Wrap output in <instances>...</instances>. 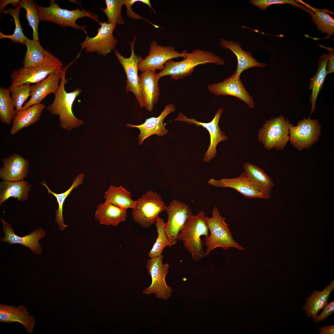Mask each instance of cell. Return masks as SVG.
Returning <instances> with one entry per match:
<instances>
[{
    "mask_svg": "<svg viewBox=\"0 0 334 334\" xmlns=\"http://www.w3.org/2000/svg\"><path fill=\"white\" fill-rule=\"evenodd\" d=\"M205 213L200 210L196 215L192 214L180 230L178 240L183 242L185 248L192 258L197 262L206 256L203 250L204 242L201 236L209 234L205 219Z\"/></svg>",
    "mask_w": 334,
    "mask_h": 334,
    "instance_id": "obj_3",
    "label": "cell"
},
{
    "mask_svg": "<svg viewBox=\"0 0 334 334\" xmlns=\"http://www.w3.org/2000/svg\"><path fill=\"white\" fill-rule=\"evenodd\" d=\"M207 88L213 95L235 96L243 101L250 108L253 109L255 106L253 97L246 90L240 77L234 73L222 81L208 85Z\"/></svg>",
    "mask_w": 334,
    "mask_h": 334,
    "instance_id": "obj_16",
    "label": "cell"
},
{
    "mask_svg": "<svg viewBox=\"0 0 334 334\" xmlns=\"http://www.w3.org/2000/svg\"><path fill=\"white\" fill-rule=\"evenodd\" d=\"M328 60V55L323 54L319 58V66L315 75L310 79L309 89L311 90V93L309 101L311 104V108L309 118L315 108V104L318 96L323 87L325 79L327 74V66Z\"/></svg>",
    "mask_w": 334,
    "mask_h": 334,
    "instance_id": "obj_31",
    "label": "cell"
},
{
    "mask_svg": "<svg viewBox=\"0 0 334 334\" xmlns=\"http://www.w3.org/2000/svg\"><path fill=\"white\" fill-rule=\"evenodd\" d=\"M149 52L148 55L138 65V70L142 72L148 70L161 71L166 62L174 58H184L188 53L186 50L179 53L172 46L159 45L156 41L151 43Z\"/></svg>",
    "mask_w": 334,
    "mask_h": 334,
    "instance_id": "obj_14",
    "label": "cell"
},
{
    "mask_svg": "<svg viewBox=\"0 0 334 334\" xmlns=\"http://www.w3.org/2000/svg\"><path fill=\"white\" fill-rule=\"evenodd\" d=\"M221 46L224 49H229L236 56L237 59V66L234 73L240 77L245 70L253 67H262L267 64L265 62H260L255 58L249 51H244L241 47L239 43L236 41H228L221 39L220 41Z\"/></svg>",
    "mask_w": 334,
    "mask_h": 334,
    "instance_id": "obj_23",
    "label": "cell"
},
{
    "mask_svg": "<svg viewBox=\"0 0 334 334\" xmlns=\"http://www.w3.org/2000/svg\"><path fill=\"white\" fill-rule=\"evenodd\" d=\"M160 78L155 70L144 71L139 76L140 91L144 107L149 112L152 111L159 99L158 82Z\"/></svg>",
    "mask_w": 334,
    "mask_h": 334,
    "instance_id": "obj_21",
    "label": "cell"
},
{
    "mask_svg": "<svg viewBox=\"0 0 334 334\" xmlns=\"http://www.w3.org/2000/svg\"><path fill=\"white\" fill-rule=\"evenodd\" d=\"M74 61L62 67V76L59 87L54 94L53 101L47 107V109L51 114L59 116L60 126L63 129L68 131L84 123L83 120L78 118L75 116L72 111L74 102L77 96L81 93L82 89L77 88L73 91L69 92L65 89V85L68 80L66 78V72Z\"/></svg>",
    "mask_w": 334,
    "mask_h": 334,
    "instance_id": "obj_1",
    "label": "cell"
},
{
    "mask_svg": "<svg viewBox=\"0 0 334 334\" xmlns=\"http://www.w3.org/2000/svg\"><path fill=\"white\" fill-rule=\"evenodd\" d=\"M167 207L162 197L150 191L136 200L132 209V218L140 226L147 228L155 224L159 214L165 211Z\"/></svg>",
    "mask_w": 334,
    "mask_h": 334,
    "instance_id": "obj_8",
    "label": "cell"
},
{
    "mask_svg": "<svg viewBox=\"0 0 334 334\" xmlns=\"http://www.w3.org/2000/svg\"><path fill=\"white\" fill-rule=\"evenodd\" d=\"M131 196V192L122 186L111 185L105 192L104 198L105 202L127 210L133 209L136 203V200H132Z\"/></svg>",
    "mask_w": 334,
    "mask_h": 334,
    "instance_id": "obj_32",
    "label": "cell"
},
{
    "mask_svg": "<svg viewBox=\"0 0 334 334\" xmlns=\"http://www.w3.org/2000/svg\"><path fill=\"white\" fill-rule=\"evenodd\" d=\"M45 107L44 104L41 103L19 111L13 119L10 130L11 134L14 135L22 129L38 122Z\"/></svg>",
    "mask_w": 334,
    "mask_h": 334,
    "instance_id": "obj_27",
    "label": "cell"
},
{
    "mask_svg": "<svg viewBox=\"0 0 334 334\" xmlns=\"http://www.w3.org/2000/svg\"><path fill=\"white\" fill-rule=\"evenodd\" d=\"M319 334H334V325H325L323 327H319Z\"/></svg>",
    "mask_w": 334,
    "mask_h": 334,
    "instance_id": "obj_46",
    "label": "cell"
},
{
    "mask_svg": "<svg viewBox=\"0 0 334 334\" xmlns=\"http://www.w3.org/2000/svg\"><path fill=\"white\" fill-rule=\"evenodd\" d=\"M163 257L161 255L148 260L146 268L151 276L152 283L142 292L147 295L155 294L156 298L165 300L171 296L173 291L166 282L165 277L168 273L169 266L167 263H163Z\"/></svg>",
    "mask_w": 334,
    "mask_h": 334,
    "instance_id": "obj_9",
    "label": "cell"
},
{
    "mask_svg": "<svg viewBox=\"0 0 334 334\" xmlns=\"http://www.w3.org/2000/svg\"><path fill=\"white\" fill-rule=\"evenodd\" d=\"M136 38L137 37L135 36L132 41L129 42L131 51L129 58H124L115 49L113 50L115 55L123 67L126 76V91H131L133 93L140 107L142 108L144 106L140 91L138 72V65L143 58L140 55H135V54L134 45Z\"/></svg>",
    "mask_w": 334,
    "mask_h": 334,
    "instance_id": "obj_12",
    "label": "cell"
},
{
    "mask_svg": "<svg viewBox=\"0 0 334 334\" xmlns=\"http://www.w3.org/2000/svg\"><path fill=\"white\" fill-rule=\"evenodd\" d=\"M323 309L320 314L313 318L314 322L317 323L322 321L334 313V301L327 303Z\"/></svg>",
    "mask_w": 334,
    "mask_h": 334,
    "instance_id": "obj_43",
    "label": "cell"
},
{
    "mask_svg": "<svg viewBox=\"0 0 334 334\" xmlns=\"http://www.w3.org/2000/svg\"><path fill=\"white\" fill-rule=\"evenodd\" d=\"M11 93L9 88L0 87V119L2 123L8 125L17 114Z\"/></svg>",
    "mask_w": 334,
    "mask_h": 334,
    "instance_id": "obj_34",
    "label": "cell"
},
{
    "mask_svg": "<svg viewBox=\"0 0 334 334\" xmlns=\"http://www.w3.org/2000/svg\"><path fill=\"white\" fill-rule=\"evenodd\" d=\"M3 166L0 169V177L3 180H23L29 171L28 160L18 153H13L2 160Z\"/></svg>",
    "mask_w": 334,
    "mask_h": 334,
    "instance_id": "obj_22",
    "label": "cell"
},
{
    "mask_svg": "<svg viewBox=\"0 0 334 334\" xmlns=\"http://www.w3.org/2000/svg\"><path fill=\"white\" fill-rule=\"evenodd\" d=\"M289 141L293 146L299 150L311 147L319 139L321 126L318 121L310 118L299 121L295 126L288 123Z\"/></svg>",
    "mask_w": 334,
    "mask_h": 334,
    "instance_id": "obj_10",
    "label": "cell"
},
{
    "mask_svg": "<svg viewBox=\"0 0 334 334\" xmlns=\"http://www.w3.org/2000/svg\"><path fill=\"white\" fill-rule=\"evenodd\" d=\"M29 191V184L27 181L3 180L0 182V206L11 197L17 198L19 201L26 200Z\"/></svg>",
    "mask_w": 334,
    "mask_h": 334,
    "instance_id": "obj_28",
    "label": "cell"
},
{
    "mask_svg": "<svg viewBox=\"0 0 334 334\" xmlns=\"http://www.w3.org/2000/svg\"><path fill=\"white\" fill-rule=\"evenodd\" d=\"M62 74V68L49 75L41 81L31 86V98L25 103L22 110L26 109L34 105L41 103L48 95L54 94L59 86Z\"/></svg>",
    "mask_w": 334,
    "mask_h": 334,
    "instance_id": "obj_20",
    "label": "cell"
},
{
    "mask_svg": "<svg viewBox=\"0 0 334 334\" xmlns=\"http://www.w3.org/2000/svg\"><path fill=\"white\" fill-rule=\"evenodd\" d=\"M85 177L84 174L80 173L78 175L73 181L70 187L65 192L59 194L54 192L51 191L46 184L45 181H43L39 183L44 186L47 189L48 194H52L56 198L58 203V208L55 210V221L58 224V228L61 231H63L65 228L68 227V225L64 224L63 218V206L64 202L67 197L72 190L81 185Z\"/></svg>",
    "mask_w": 334,
    "mask_h": 334,
    "instance_id": "obj_33",
    "label": "cell"
},
{
    "mask_svg": "<svg viewBox=\"0 0 334 334\" xmlns=\"http://www.w3.org/2000/svg\"><path fill=\"white\" fill-rule=\"evenodd\" d=\"M319 46L323 48L328 51L329 54H328V60L327 66V74L333 73L334 72V49L330 47H327L321 45Z\"/></svg>",
    "mask_w": 334,
    "mask_h": 334,
    "instance_id": "obj_44",
    "label": "cell"
},
{
    "mask_svg": "<svg viewBox=\"0 0 334 334\" xmlns=\"http://www.w3.org/2000/svg\"><path fill=\"white\" fill-rule=\"evenodd\" d=\"M20 5L26 11V19L33 30V39L39 41L38 30L41 20L36 4L32 0H22Z\"/></svg>",
    "mask_w": 334,
    "mask_h": 334,
    "instance_id": "obj_39",
    "label": "cell"
},
{
    "mask_svg": "<svg viewBox=\"0 0 334 334\" xmlns=\"http://www.w3.org/2000/svg\"><path fill=\"white\" fill-rule=\"evenodd\" d=\"M1 221L2 223V230L4 235L3 237H0L1 241L4 243L7 242L9 245L19 244L28 248L35 254L40 255L41 253L42 247L39 241L46 236V231L43 228H39L29 234L21 237L14 233L11 225L6 222L2 217L1 218Z\"/></svg>",
    "mask_w": 334,
    "mask_h": 334,
    "instance_id": "obj_17",
    "label": "cell"
},
{
    "mask_svg": "<svg viewBox=\"0 0 334 334\" xmlns=\"http://www.w3.org/2000/svg\"><path fill=\"white\" fill-rule=\"evenodd\" d=\"M310 15L312 22L317 26L319 31L325 33L327 36L324 38L330 39L334 33V19L325 9H318Z\"/></svg>",
    "mask_w": 334,
    "mask_h": 334,
    "instance_id": "obj_36",
    "label": "cell"
},
{
    "mask_svg": "<svg viewBox=\"0 0 334 334\" xmlns=\"http://www.w3.org/2000/svg\"><path fill=\"white\" fill-rule=\"evenodd\" d=\"M124 5L126 6V15L129 18L135 19H143V20L149 23L155 28H161L160 27L148 21L146 19L142 17L140 15H138L137 13H135L133 11L131 8V6L134 3L137 2H140L148 5L153 11V12L155 13H156V12L152 7L150 0H124Z\"/></svg>",
    "mask_w": 334,
    "mask_h": 334,
    "instance_id": "obj_42",
    "label": "cell"
},
{
    "mask_svg": "<svg viewBox=\"0 0 334 334\" xmlns=\"http://www.w3.org/2000/svg\"><path fill=\"white\" fill-rule=\"evenodd\" d=\"M0 321L8 323H19L29 333L33 332L35 323L34 317L29 315L27 308L24 306H19L17 307L0 304Z\"/></svg>",
    "mask_w": 334,
    "mask_h": 334,
    "instance_id": "obj_24",
    "label": "cell"
},
{
    "mask_svg": "<svg viewBox=\"0 0 334 334\" xmlns=\"http://www.w3.org/2000/svg\"><path fill=\"white\" fill-rule=\"evenodd\" d=\"M334 289V280H333L322 291L314 290L306 299L305 304L302 308L308 317L313 318L317 315L327 303L330 295Z\"/></svg>",
    "mask_w": 334,
    "mask_h": 334,
    "instance_id": "obj_29",
    "label": "cell"
},
{
    "mask_svg": "<svg viewBox=\"0 0 334 334\" xmlns=\"http://www.w3.org/2000/svg\"><path fill=\"white\" fill-rule=\"evenodd\" d=\"M62 66V62L50 52L48 59L43 63L33 67H23L14 70L10 75L11 85L8 88L11 89L26 84H36L61 69Z\"/></svg>",
    "mask_w": 334,
    "mask_h": 334,
    "instance_id": "obj_7",
    "label": "cell"
},
{
    "mask_svg": "<svg viewBox=\"0 0 334 334\" xmlns=\"http://www.w3.org/2000/svg\"><path fill=\"white\" fill-rule=\"evenodd\" d=\"M175 106L171 103L165 105L164 110L157 117H152L146 119L144 122L139 125H134L129 123L126 126L135 127L139 130L138 135V143L143 144L144 140L149 137L155 135L161 137L168 133V131L165 128L166 123H163L165 118L169 114L175 111Z\"/></svg>",
    "mask_w": 334,
    "mask_h": 334,
    "instance_id": "obj_18",
    "label": "cell"
},
{
    "mask_svg": "<svg viewBox=\"0 0 334 334\" xmlns=\"http://www.w3.org/2000/svg\"><path fill=\"white\" fill-rule=\"evenodd\" d=\"M155 224L156 227L158 236L155 242L148 254L150 258L162 255L163 250L165 247H171L173 245L169 241L165 232V223L164 219L158 216L156 218Z\"/></svg>",
    "mask_w": 334,
    "mask_h": 334,
    "instance_id": "obj_35",
    "label": "cell"
},
{
    "mask_svg": "<svg viewBox=\"0 0 334 334\" xmlns=\"http://www.w3.org/2000/svg\"><path fill=\"white\" fill-rule=\"evenodd\" d=\"M250 3L253 5L258 7L262 10H265L269 6L272 4H289L294 6L298 7L303 9L304 6L298 3L297 1L293 0H251Z\"/></svg>",
    "mask_w": 334,
    "mask_h": 334,
    "instance_id": "obj_41",
    "label": "cell"
},
{
    "mask_svg": "<svg viewBox=\"0 0 334 334\" xmlns=\"http://www.w3.org/2000/svg\"><path fill=\"white\" fill-rule=\"evenodd\" d=\"M207 63L222 65L224 64V60L221 57L211 52L196 49L190 53H188L180 61L169 60L165 63L164 69L157 74L160 78L169 75L171 79L174 80L184 79L192 74L195 67Z\"/></svg>",
    "mask_w": 334,
    "mask_h": 334,
    "instance_id": "obj_2",
    "label": "cell"
},
{
    "mask_svg": "<svg viewBox=\"0 0 334 334\" xmlns=\"http://www.w3.org/2000/svg\"><path fill=\"white\" fill-rule=\"evenodd\" d=\"M49 6L44 7L36 5L41 21L51 22L63 28L67 27L83 31L87 35L86 25L79 26L76 21L78 19L88 17L99 22L98 15L89 10L79 8L70 10L62 8L54 0L49 1Z\"/></svg>",
    "mask_w": 334,
    "mask_h": 334,
    "instance_id": "obj_4",
    "label": "cell"
},
{
    "mask_svg": "<svg viewBox=\"0 0 334 334\" xmlns=\"http://www.w3.org/2000/svg\"><path fill=\"white\" fill-rule=\"evenodd\" d=\"M223 111V109L220 108L212 121L208 123L199 122L194 118H189L181 112L174 120L175 121L184 122L188 124H195L198 126H201L208 131L210 136V144L203 159L204 162H208L214 158L217 154L216 148L218 143L221 141H227L228 139L226 133L221 130L219 125V120Z\"/></svg>",
    "mask_w": 334,
    "mask_h": 334,
    "instance_id": "obj_13",
    "label": "cell"
},
{
    "mask_svg": "<svg viewBox=\"0 0 334 334\" xmlns=\"http://www.w3.org/2000/svg\"><path fill=\"white\" fill-rule=\"evenodd\" d=\"M212 214L211 217H205L210 232V235L204 238L207 247L205 256L218 247L225 250L233 247L240 250H244V248L233 238L229 225L225 221V218L220 214L216 206L214 207Z\"/></svg>",
    "mask_w": 334,
    "mask_h": 334,
    "instance_id": "obj_5",
    "label": "cell"
},
{
    "mask_svg": "<svg viewBox=\"0 0 334 334\" xmlns=\"http://www.w3.org/2000/svg\"><path fill=\"white\" fill-rule=\"evenodd\" d=\"M20 0H1L0 1V13L3 11L5 7L8 4H11L14 7H17L21 2Z\"/></svg>",
    "mask_w": 334,
    "mask_h": 334,
    "instance_id": "obj_45",
    "label": "cell"
},
{
    "mask_svg": "<svg viewBox=\"0 0 334 334\" xmlns=\"http://www.w3.org/2000/svg\"><path fill=\"white\" fill-rule=\"evenodd\" d=\"M20 5L15 9H12L9 8L7 9L4 10L3 12L5 14H9L11 15L14 20L15 29L14 32L11 35H5L0 32V39L8 38L10 39L13 43L24 45L25 40L27 38L24 35L23 29L21 26L19 15L21 8Z\"/></svg>",
    "mask_w": 334,
    "mask_h": 334,
    "instance_id": "obj_38",
    "label": "cell"
},
{
    "mask_svg": "<svg viewBox=\"0 0 334 334\" xmlns=\"http://www.w3.org/2000/svg\"><path fill=\"white\" fill-rule=\"evenodd\" d=\"M127 212L126 209L105 202L97 205L95 218L101 225L117 226L126 220Z\"/></svg>",
    "mask_w": 334,
    "mask_h": 334,
    "instance_id": "obj_25",
    "label": "cell"
},
{
    "mask_svg": "<svg viewBox=\"0 0 334 334\" xmlns=\"http://www.w3.org/2000/svg\"><path fill=\"white\" fill-rule=\"evenodd\" d=\"M244 173L258 190L269 198L274 183L271 178L260 167L246 162L243 165Z\"/></svg>",
    "mask_w": 334,
    "mask_h": 334,
    "instance_id": "obj_26",
    "label": "cell"
},
{
    "mask_svg": "<svg viewBox=\"0 0 334 334\" xmlns=\"http://www.w3.org/2000/svg\"><path fill=\"white\" fill-rule=\"evenodd\" d=\"M99 23L101 26L98 29L96 35L92 37L87 36L80 45L88 53L95 52L105 56L115 49L118 43V40L113 34L116 24L105 21H100Z\"/></svg>",
    "mask_w": 334,
    "mask_h": 334,
    "instance_id": "obj_11",
    "label": "cell"
},
{
    "mask_svg": "<svg viewBox=\"0 0 334 334\" xmlns=\"http://www.w3.org/2000/svg\"><path fill=\"white\" fill-rule=\"evenodd\" d=\"M30 84H26L16 86L10 89L12 101L17 113L21 110L29 96H30Z\"/></svg>",
    "mask_w": 334,
    "mask_h": 334,
    "instance_id": "obj_40",
    "label": "cell"
},
{
    "mask_svg": "<svg viewBox=\"0 0 334 334\" xmlns=\"http://www.w3.org/2000/svg\"><path fill=\"white\" fill-rule=\"evenodd\" d=\"M24 45L27 50L23 60V67H31L40 65L45 62L50 51L45 50L41 46L39 41L27 38L25 41Z\"/></svg>",
    "mask_w": 334,
    "mask_h": 334,
    "instance_id": "obj_30",
    "label": "cell"
},
{
    "mask_svg": "<svg viewBox=\"0 0 334 334\" xmlns=\"http://www.w3.org/2000/svg\"><path fill=\"white\" fill-rule=\"evenodd\" d=\"M208 184L216 187H228L235 190L246 198L267 199L268 198L260 192L249 180L244 172L234 178H211Z\"/></svg>",
    "mask_w": 334,
    "mask_h": 334,
    "instance_id": "obj_19",
    "label": "cell"
},
{
    "mask_svg": "<svg viewBox=\"0 0 334 334\" xmlns=\"http://www.w3.org/2000/svg\"><path fill=\"white\" fill-rule=\"evenodd\" d=\"M165 211L168 220L165 223V229L169 241L173 245L177 243L178 235L192 214V212L188 205L176 199L171 201Z\"/></svg>",
    "mask_w": 334,
    "mask_h": 334,
    "instance_id": "obj_15",
    "label": "cell"
},
{
    "mask_svg": "<svg viewBox=\"0 0 334 334\" xmlns=\"http://www.w3.org/2000/svg\"><path fill=\"white\" fill-rule=\"evenodd\" d=\"M289 122L283 115L266 121L259 130L258 140L267 150H283L289 140Z\"/></svg>",
    "mask_w": 334,
    "mask_h": 334,
    "instance_id": "obj_6",
    "label": "cell"
},
{
    "mask_svg": "<svg viewBox=\"0 0 334 334\" xmlns=\"http://www.w3.org/2000/svg\"><path fill=\"white\" fill-rule=\"evenodd\" d=\"M124 0H105L106 7L100 9L107 18V23L122 25L125 24L122 16V8Z\"/></svg>",
    "mask_w": 334,
    "mask_h": 334,
    "instance_id": "obj_37",
    "label": "cell"
}]
</instances>
